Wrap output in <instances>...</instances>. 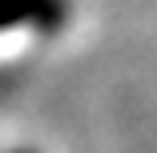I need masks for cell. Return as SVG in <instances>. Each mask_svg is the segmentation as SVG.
Wrapping results in <instances>:
<instances>
[{"label":"cell","instance_id":"6da1fadb","mask_svg":"<svg viewBox=\"0 0 157 153\" xmlns=\"http://www.w3.org/2000/svg\"><path fill=\"white\" fill-rule=\"evenodd\" d=\"M56 16V0H0V28L8 24H36Z\"/></svg>","mask_w":157,"mask_h":153}]
</instances>
